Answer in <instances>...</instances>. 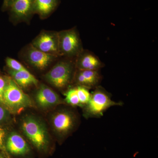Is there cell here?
I'll return each mask as SVG.
<instances>
[{
    "label": "cell",
    "instance_id": "5b68a950",
    "mask_svg": "<svg viewBox=\"0 0 158 158\" xmlns=\"http://www.w3.org/2000/svg\"><path fill=\"white\" fill-rule=\"evenodd\" d=\"M58 37L59 56L77 57L83 50L81 39L75 29L59 32Z\"/></svg>",
    "mask_w": 158,
    "mask_h": 158
},
{
    "label": "cell",
    "instance_id": "52a82bcc",
    "mask_svg": "<svg viewBox=\"0 0 158 158\" xmlns=\"http://www.w3.org/2000/svg\"><path fill=\"white\" fill-rule=\"evenodd\" d=\"M33 46L47 53L59 56L58 33L43 32L34 40Z\"/></svg>",
    "mask_w": 158,
    "mask_h": 158
},
{
    "label": "cell",
    "instance_id": "6da1fadb",
    "mask_svg": "<svg viewBox=\"0 0 158 158\" xmlns=\"http://www.w3.org/2000/svg\"><path fill=\"white\" fill-rule=\"evenodd\" d=\"M122 102L113 100L111 94L103 87L98 85L91 92L90 100L83 109V116L87 119L100 118L106 111L113 106H121Z\"/></svg>",
    "mask_w": 158,
    "mask_h": 158
},
{
    "label": "cell",
    "instance_id": "603a6c76",
    "mask_svg": "<svg viewBox=\"0 0 158 158\" xmlns=\"http://www.w3.org/2000/svg\"><path fill=\"white\" fill-rule=\"evenodd\" d=\"M0 158H4L0 156Z\"/></svg>",
    "mask_w": 158,
    "mask_h": 158
},
{
    "label": "cell",
    "instance_id": "9c48e42d",
    "mask_svg": "<svg viewBox=\"0 0 158 158\" xmlns=\"http://www.w3.org/2000/svg\"><path fill=\"white\" fill-rule=\"evenodd\" d=\"M37 104L42 108L54 106L65 103L56 92L45 85H43L36 95Z\"/></svg>",
    "mask_w": 158,
    "mask_h": 158
},
{
    "label": "cell",
    "instance_id": "7a4b0ae2",
    "mask_svg": "<svg viewBox=\"0 0 158 158\" xmlns=\"http://www.w3.org/2000/svg\"><path fill=\"white\" fill-rule=\"evenodd\" d=\"M75 64L69 60L60 61L46 74L45 78L51 85L62 90L73 81L76 71Z\"/></svg>",
    "mask_w": 158,
    "mask_h": 158
},
{
    "label": "cell",
    "instance_id": "44dd1931",
    "mask_svg": "<svg viewBox=\"0 0 158 158\" xmlns=\"http://www.w3.org/2000/svg\"><path fill=\"white\" fill-rule=\"evenodd\" d=\"M8 116V113L6 109L0 106V123L4 121Z\"/></svg>",
    "mask_w": 158,
    "mask_h": 158
},
{
    "label": "cell",
    "instance_id": "30bf717a",
    "mask_svg": "<svg viewBox=\"0 0 158 158\" xmlns=\"http://www.w3.org/2000/svg\"><path fill=\"white\" fill-rule=\"evenodd\" d=\"M57 56H58L39 50L33 46L29 49L27 53V59L29 62L40 69L46 68Z\"/></svg>",
    "mask_w": 158,
    "mask_h": 158
},
{
    "label": "cell",
    "instance_id": "ba28073f",
    "mask_svg": "<svg viewBox=\"0 0 158 158\" xmlns=\"http://www.w3.org/2000/svg\"><path fill=\"white\" fill-rule=\"evenodd\" d=\"M76 68L79 70H100L104 64L93 52L84 50L77 57Z\"/></svg>",
    "mask_w": 158,
    "mask_h": 158
},
{
    "label": "cell",
    "instance_id": "9a60e30c",
    "mask_svg": "<svg viewBox=\"0 0 158 158\" xmlns=\"http://www.w3.org/2000/svg\"><path fill=\"white\" fill-rule=\"evenodd\" d=\"M85 77L88 88L94 89L99 85L102 77L100 70H80Z\"/></svg>",
    "mask_w": 158,
    "mask_h": 158
},
{
    "label": "cell",
    "instance_id": "e0dca14e",
    "mask_svg": "<svg viewBox=\"0 0 158 158\" xmlns=\"http://www.w3.org/2000/svg\"><path fill=\"white\" fill-rule=\"evenodd\" d=\"M76 87L80 100L81 107L82 108L88 103L90 100L91 93L88 88L80 86H77Z\"/></svg>",
    "mask_w": 158,
    "mask_h": 158
},
{
    "label": "cell",
    "instance_id": "5bb4252c",
    "mask_svg": "<svg viewBox=\"0 0 158 158\" xmlns=\"http://www.w3.org/2000/svg\"><path fill=\"white\" fill-rule=\"evenodd\" d=\"M59 0H35L34 12L42 17L49 15L57 7Z\"/></svg>",
    "mask_w": 158,
    "mask_h": 158
},
{
    "label": "cell",
    "instance_id": "8992f818",
    "mask_svg": "<svg viewBox=\"0 0 158 158\" xmlns=\"http://www.w3.org/2000/svg\"><path fill=\"white\" fill-rule=\"evenodd\" d=\"M78 119L73 111L69 109H62L54 114L52 124L57 135L60 138H65L76 127Z\"/></svg>",
    "mask_w": 158,
    "mask_h": 158
},
{
    "label": "cell",
    "instance_id": "2e32d148",
    "mask_svg": "<svg viewBox=\"0 0 158 158\" xmlns=\"http://www.w3.org/2000/svg\"><path fill=\"white\" fill-rule=\"evenodd\" d=\"M65 98L64 102L72 107L79 106L81 107L80 100L77 93L76 87L67 89L64 94Z\"/></svg>",
    "mask_w": 158,
    "mask_h": 158
},
{
    "label": "cell",
    "instance_id": "7402d4cb",
    "mask_svg": "<svg viewBox=\"0 0 158 158\" xmlns=\"http://www.w3.org/2000/svg\"><path fill=\"white\" fill-rule=\"evenodd\" d=\"M11 0H4V2H3V8L4 9H6L8 8V6L9 2H10Z\"/></svg>",
    "mask_w": 158,
    "mask_h": 158
},
{
    "label": "cell",
    "instance_id": "3957f363",
    "mask_svg": "<svg viewBox=\"0 0 158 158\" xmlns=\"http://www.w3.org/2000/svg\"><path fill=\"white\" fill-rule=\"evenodd\" d=\"M4 105L14 113H19L23 109L32 106L30 98L23 92L14 80H6L4 94Z\"/></svg>",
    "mask_w": 158,
    "mask_h": 158
},
{
    "label": "cell",
    "instance_id": "4fadbf2b",
    "mask_svg": "<svg viewBox=\"0 0 158 158\" xmlns=\"http://www.w3.org/2000/svg\"><path fill=\"white\" fill-rule=\"evenodd\" d=\"M10 73L14 81L20 87L26 88L31 85H37L38 81L28 70L15 71H10Z\"/></svg>",
    "mask_w": 158,
    "mask_h": 158
},
{
    "label": "cell",
    "instance_id": "8fae6325",
    "mask_svg": "<svg viewBox=\"0 0 158 158\" xmlns=\"http://www.w3.org/2000/svg\"><path fill=\"white\" fill-rule=\"evenodd\" d=\"M7 151L15 156H24L30 152L28 144L21 136L16 133L11 134L6 143Z\"/></svg>",
    "mask_w": 158,
    "mask_h": 158
},
{
    "label": "cell",
    "instance_id": "ac0fdd59",
    "mask_svg": "<svg viewBox=\"0 0 158 158\" xmlns=\"http://www.w3.org/2000/svg\"><path fill=\"white\" fill-rule=\"evenodd\" d=\"M6 64L11 70L15 71H20L27 70L20 62L12 58H8L6 60Z\"/></svg>",
    "mask_w": 158,
    "mask_h": 158
},
{
    "label": "cell",
    "instance_id": "d6986e66",
    "mask_svg": "<svg viewBox=\"0 0 158 158\" xmlns=\"http://www.w3.org/2000/svg\"><path fill=\"white\" fill-rule=\"evenodd\" d=\"M6 85V81L0 77V104L4 105V94Z\"/></svg>",
    "mask_w": 158,
    "mask_h": 158
},
{
    "label": "cell",
    "instance_id": "ffe728a7",
    "mask_svg": "<svg viewBox=\"0 0 158 158\" xmlns=\"http://www.w3.org/2000/svg\"><path fill=\"white\" fill-rule=\"evenodd\" d=\"M6 137V132L4 129L0 128V150L6 152V145L5 143V138Z\"/></svg>",
    "mask_w": 158,
    "mask_h": 158
},
{
    "label": "cell",
    "instance_id": "277c9868",
    "mask_svg": "<svg viewBox=\"0 0 158 158\" xmlns=\"http://www.w3.org/2000/svg\"><path fill=\"white\" fill-rule=\"evenodd\" d=\"M23 131L33 145L39 151L47 149L49 145L48 134L45 127L32 117L25 118L23 122Z\"/></svg>",
    "mask_w": 158,
    "mask_h": 158
},
{
    "label": "cell",
    "instance_id": "7c38bea8",
    "mask_svg": "<svg viewBox=\"0 0 158 158\" xmlns=\"http://www.w3.org/2000/svg\"><path fill=\"white\" fill-rule=\"evenodd\" d=\"M35 0H11L8 8L11 14L18 19L28 17L34 12Z\"/></svg>",
    "mask_w": 158,
    "mask_h": 158
}]
</instances>
